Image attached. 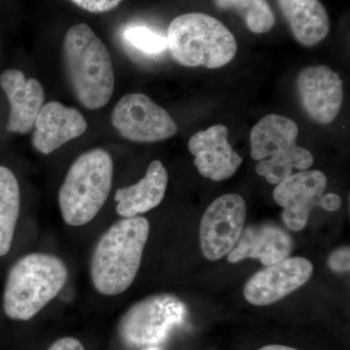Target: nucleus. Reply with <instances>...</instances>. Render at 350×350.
<instances>
[{
	"instance_id": "13",
	"label": "nucleus",
	"mask_w": 350,
	"mask_h": 350,
	"mask_svg": "<svg viewBox=\"0 0 350 350\" xmlns=\"http://www.w3.org/2000/svg\"><path fill=\"white\" fill-rule=\"evenodd\" d=\"M229 131L224 125L211 126L198 131L189 139L188 149L195 157L200 174L213 181L231 178L243 163V158L228 142Z\"/></svg>"
},
{
	"instance_id": "24",
	"label": "nucleus",
	"mask_w": 350,
	"mask_h": 350,
	"mask_svg": "<svg viewBox=\"0 0 350 350\" xmlns=\"http://www.w3.org/2000/svg\"><path fill=\"white\" fill-rule=\"evenodd\" d=\"M48 350H85V347L77 338L64 337L56 340Z\"/></svg>"
},
{
	"instance_id": "3",
	"label": "nucleus",
	"mask_w": 350,
	"mask_h": 350,
	"mask_svg": "<svg viewBox=\"0 0 350 350\" xmlns=\"http://www.w3.org/2000/svg\"><path fill=\"white\" fill-rule=\"evenodd\" d=\"M68 280V268L59 257L48 253L23 256L7 276L4 312L14 320L31 319L59 295Z\"/></svg>"
},
{
	"instance_id": "25",
	"label": "nucleus",
	"mask_w": 350,
	"mask_h": 350,
	"mask_svg": "<svg viewBox=\"0 0 350 350\" xmlns=\"http://www.w3.org/2000/svg\"><path fill=\"white\" fill-rule=\"evenodd\" d=\"M340 206H342V199H340V196L334 194V193L322 196L319 204V206L327 211H330V213L337 211Z\"/></svg>"
},
{
	"instance_id": "15",
	"label": "nucleus",
	"mask_w": 350,
	"mask_h": 350,
	"mask_svg": "<svg viewBox=\"0 0 350 350\" xmlns=\"http://www.w3.org/2000/svg\"><path fill=\"white\" fill-rule=\"evenodd\" d=\"M0 87L10 105L7 131L19 135L29 133L45 100L42 85L34 78L27 79L19 69H8L0 75Z\"/></svg>"
},
{
	"instance_id": "23",
	"label": "nucleus",
	"mask_w": 350,
	"mask_h": 350,
	"mask_svg": "<svg viewBox=\"0 0 350 350\" xmlns=\"http://www.w3.org/2000/svg\"><path fill=\"white\" fill-rule=\"evenodd\" d=\"M350 250L349 246L338 248L331 253L328 266L332 271L338 273H349L350 269Z\"/></svg>"
},
{
	"instance_id": "20",
	"label": "nucleus",
	"mask_w": 350,
	"mask_h": 350,
	"mask_svg": "<svg viewBox=\"0 0 350 350\" xmlns=\"http://www.w3.org/2000/svg\"><path fill=\"white\" fill-rule=\"evenodd\" d=\"M215 3L219 8L238 12L253 33H266L275 24V14L267 0H215Z\"/></svg>"
},
{
	"instance_id": "26",
	"label": "nucleus",
	"mask_w": 350,
	"mask_h": 350,
	"mask_svg": "<svg viewBox=\"0 0 350 350\" xmlns=\"http://www.w3.org/2000/svg\"><path fill=\"white\" fill-rule=\"evenodd\" d=\"M259 350H298L294 347H286V345H269L266 347H262Z\"/></svg>"
},
{
	"instance_id": "11",
	"label": "nucleus",
	"mask_w": 350,
	"mask_h": 350,
	"mask_svg": "<svg viewBox=\"0 0 350 350\" xmlns=\"http://www.w3.org/2000/svg\"><path fill=\"white\" fill-rule=\"evenodd\" d=\"M297 92L310 119L329 125L337 118L344 101V86L338 73L328 66H308L299 73Z\"/></svg>"
},
{
	"instance_id": "9",
	"label": "nucleus",
	"mask_w": 350,
	"mask_h": 350,
	"mask_svg": "<svg viewBox=\"0 0 350 350\" xmlns=\"http://www.w3.org/2000/svg\"><path fill=\"white\" fill-rule=\"evenodd\" d=\"M246 219L245 200L238 194L217 198L207 207L200 225L202 254L209 261L227 256L238 243Z\"/></svg>"
},
{
	"instance_id": "5",
	"label": "nucleus",
	"mask_w": 350,
	"mask_h": 350,
	"mask_svg": "<svg viewBox=\"0 0 350 350\" xmlns=\"http://www.w3.org/2000/svg\"><path fill=\"white\" fill-rule=\"evenodd\" d=\"M112 179L113 161L108 152L96 148L78 157L59 189L64 222L75 227L91 222L107 202Z\"/></svg>"
},
{
	"instance_id": "4",
	"label": "nucleus",
	"mask_w": 350,
	"mask_h": 350,
	"mask_svg": "<svg viewBox=\"0 0 350 350\" xmlns=\"http://www.w3.org/2000/svg\"><path fill=\"white\" fill-rule=\"evenodd\" d=\"M165 38L172 57L187 68H222L238 52V44L230 29L204 13H187L175 18Z\"/></svg>"
},
{
	"instance_id": "1",
	"label": "nucleus",
	"mask_w": 350,
	"mask_h": 350,
	"mask_svg": "<svg viewBox=\"0 0 350 350\" xmlns=\"http://www.w3.org/2000/svg\"><path fill=\"white\" fill-rule=\"evenodd\" d=\"M149 232L148 220L135 216L121 219L100 237L91 259L92 282L98 293L115 296L133 284Z\"/></svg>"
},
{
	"instance_id": "7",
	"label": "nucleus",
	"mask_w": 350,
	"mask_h": 350,
	"mask_svg": "<svg viewBox=\"0 0 350 350\" xmlns=\"http://www.w3.org/2000/svg\"><path fill=\"white\" fill-rule=\"evenodd\" d=\"M187 317V306L178 297L153 295L129 308L120 322V336L131 347H158Z\"/></svg>"
},
{
	"instance_id": "6",
	"label": "nucleus",
	"mask_w": 350,
	"mask_h": 350,
	"mask_svg": "<svg viewBox=\"0 0 350 350\" xmlns=\"http://www.w3.org/2000/svg\"><path fill=\"white\" fill-rule=\"evenodd\" d=\"M299 128L296 122L269 114L253 126L250 133L251 157L258 161L256 172L273 185L293 174V170L312 167V152L296 144Z\"/></svg>"
},
{
	"instance_id": "22",
	"label": "nucleus",
	"mask_w": 350,
	"mask_h": 350,
	"mask_svg": "<svg viewBox=\"0 0 350 350\" xmlns=\"http://www.w3.org/2000/svg\"><path fill=\"white\" fill-rule=\"evenodd\" d=\"M76 6L90 13H105L119 6L123 0H70Z\"/></svg>"
},
{
	"instance_id": "21",
	"label": "nucleus",
	"mask_w": 350,
	"mask_h": 350,
	"mask_svg": "<svg viewBox=\"0 0 350 350\" xmlns=\"http://www.w3.org/2000/svg\"><path fill=\"white\" fill-rule=\"evenodd\" d=\"M124 40L133 49L148 55L156 56L167 49V38L142 25H133L124 31Z\"/></svg>"
},
{
	"instance_id": "8",
	"label": "nucleus",
	"mask_w": 350,
	"mask_h": 350,
	"mask_svg": "<svg viewBox=\"0 0 350 350\" xmlns=\"http://www.w3.org/2000/svg\"><path fill=\"white\" fill-rule=\"evenodd\" d=\"M111 122L122 137L138 144L163 142L178 131L169 113L140 93L124 96L113 109Z\"/></svg>"
},
{
	"instance_id": "12",
	"label": "nucleus",
	"mask_w": 350,
	"mask_h": 350,
	"mask_svg": "<svg viewBox=\"0 0 350 350\" xmlns=\"http://www.w3.org/2000/svg\"><path fill=\"white\" fill-rule=\"evenodd\" d=\"M327 177L320 170H301L278 183L273 199L283 208L282 221L288 229L299 232L308 224L310 211L319 206L325 192Z\"/></svg>"
},
{
	"instance_id": "27",
	"label": "nucleus",
	"mask_w": 350,
	"mask_h": 350,
	"mask_svg": "<svg viewBox=\"0 0 350 350\" xmlns=\"http://www.w3.org/2000/svg\"><path fill=\"white\" fill-rule=\"evenodd\" d=\"M144 350H163L162 349H160L159 347H146Z\"/></svg>"
},
{
	"instance_id": "14",
	"label": "nucleus",
	"mask_w": 350,
	"mask_h": 350,
	"mask_svg": "<svg viewBox=\"0 0 350 350\" xmlns=\"http://www.w3.org/2000/svg\"><path fill=\"white\" fill-rule=\"evenodd\" d=\"M86 130V119L76 108L50 101L41 108L34 123L32 146L39 153L48 155L81 137Z\"/></svg>"
},
{
	"instance_id": "16",
	"label": "nucleus",
	"mask_w": 350,
	"mask_h": 350,
	"mask_svg": "<svg viewBox=\"0 0 350 350\" xmlns=\"http://www.w3.org/2000/svg\"><path fill=\"white\" fill-rule=\"evenodd\" d=\"M292 250L293 239L282 228L262 224L243 229L238 243L227 256L232 264L256 259L268 267L289 257Z\"/></svg>"
},
{
	"instance_id": "19",
	"label": "nucleus",
	"mask_w": 350,
	"mask_h": 350,
	"mask_svg": "<svg viewBox=\"0 0 350 350\" xmlns=\"http://www.w3.org/2000/svg\"><path fill=\"white\" fill-rule=\"evenodd\" d=\"M19 183L10 170L0 165V257L10 250L20 214Z\"/></svg>"
},
{
	"instance_id": "10",
	"label": "nucleus",
	"mask_w": 350,
	"mask_h": 350,
	"mask_svg": "<svg viewBox=\"0 0 350 350\" xmlns=\"http://www.w3.org/2000/svg\"><path fill=\"white\" fill-rule=\"evenodd\" d=\"M313 265L303 257H288L254 273L243 288V296L253 306L273 305L310 280Z\"/></svg>"
},
{
	"instance_id": "2",
	"label": "nucleus",
	"mask_w": 350,
	"mask_h": 350,
	"mask_svg": "<svg viewBox=\"0 0 350 350\" xmlns=\"http://www.w3.org/2000/svg\"><path fill=\"white\" fill-rule=\"evenodd\" d=\"M64 66L78 101L87 109L105 107L114 91L112 59L105 44L86 24L73 25L64 39Z\"/></svg>"
},
{
	"instance_id": "17",
	"label": "nucleus",
	"mask_w": 350,
	"mask_h": 350,
	"mask_svg": "<svg viewBox=\"0 0 350 350\" xmlns=\"http://www.w3.org/2000/svg\"><path fill=\"white\" fill-rule=\"evenodd\" d=\"M167 182L169 174L163 163L153 161L142 180L116 191L117 213L121 217L131 218L155 208L165 198Z\"/></svg>"
},
{
	"instance_id": "18",
	"label": "nucleus",
	"mask_w": 350,
	"mask_h": 350,
	"mask_svg": "<svg viewBox=\"0 0 350 350\" xmlns=\"http://www.w3.org/2000/svg\"><path fill=\"white\" fill-rule=\"evenodd\" d=\"M295 39L312 47L321 42L330 31V19L319 0H278Z\"/></svg>"
}]
</instances>
